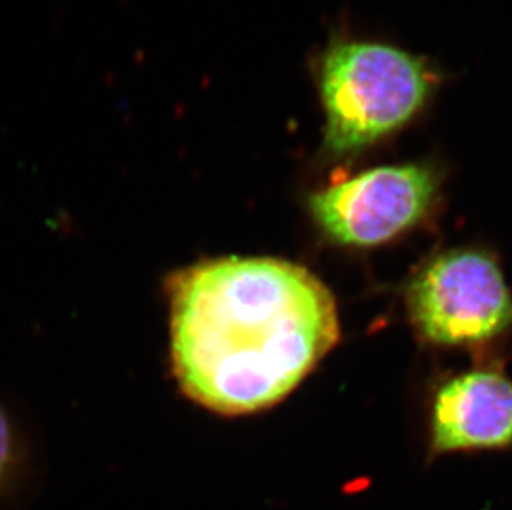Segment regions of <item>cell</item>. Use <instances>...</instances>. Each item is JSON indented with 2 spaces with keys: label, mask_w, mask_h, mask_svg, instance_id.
Instances as JSON below:
<instances>
[{
  "label": "cell",
  "mask_w": 512,
  "mask_h": 510,
  "mask_svg": "<svg viewBox=\"0 0 512 510\" xmlns=\"http://www.w3.org/2000/svg\"><path fill=\"white\" fill-rule=\"evenodd\" d=\"M170 300L174 375L214 413L277 405L340 338L332 292L287 260H206L174 275Z\"/></svg>",
  "instance_id": "obj_1"
},
{
  "label": "cell",
  "mask_w": 512,
  "mask_h": 510,
  "mask_svg": "<svg viewBox=\"0 0 512 510\" xmlns=\"http://www.w3.org/2000/svg\"><path fill=\"white\" fill-rule=\"evenodd\" d=\"M425 63L390 45H335L320 68L327 126L325 146L337 156L357 153L408 123L430 97Z\"/></svg>",
  "instance_id": "obj_2"
},
{
  "label": "cell",
  "mask_w": 512,
  "mask_h": 510,
  "mask_svg": "<svg viewBox=\"0 0 512 510\" xmlns=\"http://www.w3.org/2000/svg\"><path fill=\"white\" fill-rule=\"evenodd\" d=\"M408 312L423 340L455 347L508 330L512 295L493 257L453 251L416 275L408 290Z\"/></svg>",
  "instance_id": "obj_3"
},
{
  "label": "cell",
  "mask_w": 512,
  "mask_h": 510,
  "mask_svg": "<svg viewBox=\"0 0 512 510\" xmlns=\"http://www.w3.org/2000/svg\"><path fill=\"white\" fill-rule=\"evenodd\" d=\"M438 178L430 166H383L357 174L310 196L325 236L343 246L372 247L392 241L430 212Z\"/></svg>",
  "instance_id": "obj_4"
},
{
  "label": "cell",
  "mask_w": 512,
  "mask_h": 510,
  "mask_svg": "<svg viewBox=\"0 0 512 510\" xmlns=\"http://www.w3.org/2000/svg\"><path fill=\"white\" fill-rule=\"evenodd\" d=\"M512 446V381L471 371L448 381L435 398L431 454Z\"/></svg>",
  "instance_id": "obj_5"
},
{
  "label": "cell",
  "mask_w": 512,
  "mask_h": 510,
  "mask_svg": "<svg viewBox=\"0 0 512 510\" xmlns=\"http://www.w3.org/2000/svg\"><path fill=\"white\" fill-rule=\"evenodd\" d=\"M14 466L15 451L12 434H10L9 424L5 421L4 414L0 411V489L9 481Z\"/></svg>",
  "instance_id": "obj_6"
}]
</instances>
